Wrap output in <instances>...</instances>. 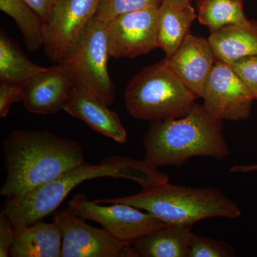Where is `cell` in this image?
I'll list each match as a JSON object with an SVG mask.
<instances>
[{
	"label": "cell",
	"mask_w": 257,
	"mask_h": 257,
	"mask_svg": "<svg viewBox=\"0 0 257 257\" xmlns=\"http://www.w3.org/2000/svg\"><path fill=\"white\" fill-rule=\"evenodd\" d=\"M7 178L0 194L21 197L84 162L78 143L50 130H16L2 143Z\"/></svg>",
	"instance_id": "1"
},
{
	"label": "cell",
	"mask_w": 257,
	"mask_h": 257,
	"mask_svg": "<svg viewBox=\"0 0 257 257\" xmlns=\"http://www.w3.org/2000/svg\"><path fill=\"white\" fill-rule=\"evenodd\" d=\"M99 177L126 179L143 188L170 182L169 176L145 160L124 156H109L96 165L84 161L57 179L30 191L21 197L7 199L2 211L14 226L30 225L55 212L72 189L90 179Z\"/></svg>",
	"instance_id": "2"
},
{
	"label": "cell",
	"mask_w": 257,
	"mask_h": 257,
	"mask_svg": "<svg viewBox=\"0 0 257 257\" xmlns=\"http://www.w3.org/2000/svg\"><path fill=\"white\" fill-rule=\"evenodd\" d=\"M143 145L144 160L156 169L179 167L192 157L222 161L229 155L223 121L213 118L197 103L182 117L151 121Z\"/></svg>",
	"instance_id": "3"
},
{
	"label": "cell",
	"mask_w": 257,
	"mask_h": 257,
	"mask_svg": "<svg viewBox=\"0 0 257 257\" xmlns=\"http://www.w3.org/2000/svg\"><path fill=\"white\" fill-rule=\"evenodd\" d=\"M94 202L128 204L151 213L167 224L192 227L208 218L235 219L241 215L237 204L214 187L174 185L170 182L143 188L135 195Z\"/></svg>",
	"instance_id": "4"
},
{
	"label": "cell",
	"mask_w": 257,
	"mask_h": 257,
	"mask_svg": "<svg viewBox=\"0 0 257 257\" xmlns=\"http://www.w3.org/2000/svg\"><path fill=\"white\" fill-rule=\"evenodd\" d=\"M126 111L135 119H178L188 114L197 96L167 67L165 60L142 69L124 91Z\"/></svg>",
	"instance_id": "5"
},
{
	"label": "cell",
	"mask_w": 257,
	"mask_h": 257,
	"mask_svg": "<svg viewBox=\"0 0 257 257\" xmlns=\"http://www.w3.org/2000/svg\"><path fill=\"white\" fill-rule=\"evenodd\" d=\"M109 57L105 23L94 19L73 54L64 61L75 84L87 88L107 106L114 102L116 96V88L108 72Z\"/></svg>",
	"instance_id": "6"
},
{
	"label": "cell",
	"mask_w": 257,
	"mask_h": 257,
	"mask_svg": "<svg viewBox=\"0 0 257 257\" xmlns=\"http://www.w3.org/2000/svg\"><path fill=\"white\" fill-rule=\"evenodd\" d=\"M110 204L102 206L89 200L85 194H79L69 201L67 209L85 220L99 223L115 238L132 245L145 235L168 224L151 213L143 212L133 206L119 203Z\"/></svg>",
	"instance_id": "7"
},
{
	"label": "cell",
	"mask_w": 257,
	"mask_h": 257,
	"mask_svg": "<svg viewBox=\"0 0 257 257\" xmlns=\"http://www.w3.org/2000/svg\"><path fill=\"white\" fill-rule=\"evenodd\" d=\"M53 222L62 235L61 257H138L133 245L107 230L93 227L68 209L55 211Z\"/></svg>",
	"instance_id": "8"
},
{
	"label": "cell",
	"mask_w": 257,
	"mask_h": 257,
	"mask_svg": "<svg viewBox=\"0 0 257 257\" xmlns=\"http://www.w3.org/2000/svg\"><path fill=\"white\" fill-rule=\"evenodd\" d=\"M101 0H58L47 23L44 49L50 60L60 62L73 54L89 24L94 20Z\"/></svg>",
	"instance_id": "9"
},
{
	"label": "cell",
	"mask_w": 257,
	"mask_h": 257,
	"mask_svg": "<svg viewBox=\"0 0 257 257\" xmlns=\"http://www.w3.org/2000/svg\"><path fill=\"white\" fill-rule=\"evenodd\" d=\"M202 98L208 114L221 121L248 119L255 100L231 65L219 61H215Z\"/></svg>",
	"instance_id": "10"
},
{
	"label": "cell",
	"mask_w": 257,
	"mask_h": 257,
	"mask_svg": "<svg viewBox=\"0 0 257 257\" xmlns=\"http://www.w3.org/2000/svg\"><path fill=\"white\" fill-rule=\"evenodd\" d=\"M105 25L110 57L135 58L157 47L158 8L121 15Z\"/></svg>",
	"instance_id": "11"
},
{
	"label": "cell",
	"mask_w": 257,
	"mask_h": 257,
	"mask_svg": "<svg viewBox=\"0 0 257 257\" xmlns=\"http://www.w3.org/2000/svg\"><path fill=\"white\" fill-rule=\"evenodd\" d=\"M74 84L65 62L48 67L21 84L24 106L34 114H57L64 110Z\"/></svg>",
	"instance_id": "12"
},
{
	"label": "cell",
	"mask_w": 257,
	"mask_h": 257,
	"mask_svg": "<svg viewBox=\"0 0 257 257\" xmlns=\"http://www.w3.org/2000/svg\"><path fill=\"white\" fill-rule=\"evenodd\" d=\"M170 70L197 98H202L215 57L208 39L189 34L173 55L165 59Z\"/></svg>",
	"instance_id": "13"
},
{
	"label": "cell",
	"mask_w": 257,
	"mask_h": 257,
	"mask_svg": "<svg viewBox=\"0 0 257 257\" xmlns=\"http://www.w3.org/2000/svg\"><path fill=\"white\" fill-rule=\"evenodd\" d=\"M107 106L87 88L75 84L64 110L73 117L82 120L94 131L116 143L124 144L127 139L126 128L118 114Z\"/></svg>",
	"instance_id": "14"
},
{
	"label": "cell",
	"mask_w": 257,
	"mask_h": 257,
	"mask_svg": "<svg viewBox=\"0 0 257 257\" xmlns=\"http://www.w3.org/2000/svg\"><path fill=\"white\" fill-rule=\"evenodd\" d=\"M13 257H61L62 235L55 222L42 220L30 225L14 226Z\"/></svg>",
	"instance_id": "15"
},
{
	"label": "cell",
	"mask_w": 257,
	"mask_h": 257,
	"mask_svg": "<svg viewBox=\"0 0 257 257\" xmlns=\"http://www.w3.org/2000/svg\"><path fill=\"white\" fill-rule=\"evenodd\" d=\"M208 41L215 61L229 65L243 57L257 55V21L225 27L210 34Z\"/></svg>",
	"instance_id": "16"
},
{
	"label": "cell",
	"mask_w": 257,
	"mask_h": 257,
	"mask_svg": "<svg viewBox=\"0 0 257 257\" xmlns=\"http://www.w3.org/2000/svg\"><path fill=\"white\" fill-rule=\"evenodd\" d=\"M194 235L192 226L167 224L137 240L133 246L138 256L188 257Z\"/></svg>",
	"instance_id": "17"
},
{
	"label": "cell",
	"mask_w": 257,
	"mask_h": 257,
	"mask_svg": "<svg viewBox=\"0 0 257 257\" xmlns=\"http://www.w3.org/2000/svg\"><path fill=\"white\" fill-rule=\"evenodd\" d=\"M197 18L190 4L177 5L162 3L158 8L157 47L170 57L189 35V29Z\"/></svg>",
	"instance_id": "18"
},
{
	"label": "cell",
	"mask_w": 257,
	"mask_h": 257,
	"mask_svg": "<svg viewBox=\"0 0 257 257\" xmlns=\"http://www.w3.org/2000/svg\"><path fill=\"white\" fill-rule=\"evenodd\" d=\"M0 10L15 20L30 51L44 47L47 23L25 0H0Z\"/></svg>",
	"instance_id": "19"
},
{
	"label": "cell",
	"mask_w": 257,
	"mask_h": 257,
	"mask_svg": "<svg viewBox=\"0 0 257 257\" xmlns=\"http://www.w3.org/2000/svg\"><path fill=\"white\" fill-rule=\"evenodd\" d=\"M46 68L32 62L3 30L0 32V82L23 84Z\"/></svg>",
	"instance_id": "20"
},
{
	"label": "cell",
	"mask_w": 257,
	"mask_h": 257,
	"mask_svg": "<svg viewBox=\"0 0 257 257\" xmlns=\"http://www.w3.org/2000/svg\"><path fill=\"white\" fill-rule=\"evenodd\" d=\"M198 19L210 34L225 27L246 25L250 21L243 12L242 0H201Z\"/></svg>",
	"instance_id": "21"
},
{
	"label": "cell",
	"mask_w": 257,
	"mask_h": 257,
	"mask_svg": "<svg viewBox=\"0 0 257 257\" xmlns=\"http://www.w3.org/2000/svg\"><path fill=\"white\" fill-rule=\"evenodd\" d=\"M162 0H101L95 20L106 23L119 15L147 9L159 8Z\"/></svg>",
	"instance_id": "22"
},
{
	"label": "cell",
	"mask_w": 257,
	"mask_h": 257,
	"mask_svg": "<svg viewBox=\"0 0 257 257\" xmlns=\"http://www.w3.org/2000/svg\"><path fill=\"white\" fill-rule=\"evenodd\" d=\"M235 256L234 248L229 243L205 236L194 235L189 246L188 257Z\"/></svg>",
	"instance_id": "23"
},
{
	"label": "cell",
	"mask_w": 257,
	"mask_h": 257,
	"mask_svg": "<svg viewBox=\"0 0 257 257\" xmlns=\"http://www.w3.org/2000/svg\"><path fill=\"white\" fill-rule=\"evenodd\" d=\"M231 67L257 100V55L240 59Z\"/></svg>",
	"instance_id": "24"
},
{
	"label": "cell",
	"mask_w": 257,
	"mask_h": 257,
	"mask_svg": "<svg viewBox=\"0 0 257 257\" xmlns=\"http://www.w3.org/2000/svg\"><path fill=\"white\" fill-rule=\"evenodd\" d=\"M23 96L20 84L0 82V117H7L13 104L23 102Z\"/></svg>",
	"instance_id": "25"
},
{
	"label": "cell",
	"mask_w": 257,
	"mask_h": 257,
	"mask_svg": "<svg viewBox=\"0 0 257 257\" xmlns=\"http://www.w3.org/2000/svg\"><path fill=\"white\" fill-rule=\"evenodd\" d=\"M14 242V225L10 218L2 211L0 214V257L10 256V250Z\"/></svg>",
	"instance_id": "26"
},
{
	"label": "cell",
	"mask_w": 257,
	"mask_h": 257,
	"mask_svg": "<svg viewBox=\"0 0 257 257\" xmlns=\"http://www.w3.org/2000/svg\"><path fill=\"white\" fill-rule=\"evenodd\" d=\"M25 1L48 23L52 18L54 10L58 0H25Z\"/></svg>",
	"instance_id": "27"
},
{
	"label": "cell",
	"mask_w": 257,
	"mask_h": 257,
	"mask_svg": "<svg viewBox=\"0 0 257 257\" xmlns=\"http://www.w3.org/2000/svg\"><path fill=\"white\" fill-rule=\"evenodd\" d=\"M231 173H247V172H257L256 165H236L230 169Z\"/></svg>",
	"instance_id": "28"
},
{
	"label": "cell",
	"mask_w": 257,
	"mask_h": 257,
	"mask_svg": "<svg viewBox=\"0 0 257 257\" xmlns=\"http://www.w3.org/2000/svg\"><path fill=\"white\" fill-rule=\"evenodd\" d=\"M162 3L172 5H185L190 4V0H162Z\"/></svg>",
	"instance_id": "29"
}]
</instances>
